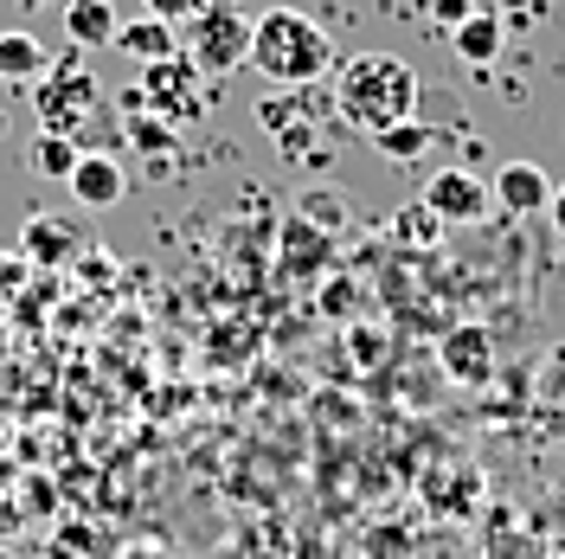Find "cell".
<instances>
[{"instance_id":"6da1fadb","label":"cell","mask_w":565,"mask_h":559,"mask_svg":"<svg viewBox=\"0 0 565 559\" xmlns=\"http://www.w3.org/2000/svg\"><path fill=\"white\" fill-rule=\"evenodd\" d=\"M418 97H424L418 71L405 65L398 52H360L334 77V109L348 116L353 129H366V136H386L398 123H412Z\"/></svg>"},{"instance_id":"7a4b0ae2","label":"cell","mask_w":565,"mask_h":559,"mask_svg":"<svg viewBox=\"0 0 565 559\" xmlns=\"http://www.w3.org/2000/svg\"><path fill=\"white\" fill-rule=\"evenodd\" d=\"M250 65L282 91H309L321 71L334 65V39L321 33L302 7H270L250 27Z\"/></svg>"},{"instance_id":"3957f363","label":"cell","mask_w":565,"mask_h":559,"mask_svg":"<svg viewBox=\"0 0 565 559\" xmlns=\"http://www.w3.org/2000/svg\"><path fill=\"white\" fill-rule=\"evenodd\" d=\"M250 20L245 7H232V0H206V13L193 20V27H180V52L193 59V65L206 71V77H225V71L250 65Z\"/></svg>"},{"instance_id":"277c9868","label":"cell","mask_w":565,"mask_h":559,"mask_svg":"<svg viewBox=\"0 0 565 559\" xmlns=\"http://www.w3.org/2000/svg\"><path fill=\"white\" fill-rule=\"evenodd\" d=\"M97 77L77 65V45H71V59H52L45 77L33 84V109H39V129H52V136H77L90 116H97Z\"/></svg>"},{"instance_id":"5b68a950","label":"cell","mask_w":565,"mask_h":559,"mask_svg":"<svg viewBox=\"0 0 565 559\" xmlns=\"http://www.w3.org/2000/svg\"><path fill=\"white\" fill-rule=\"evenodd\" d=\"M136 104L154 109L161 123H200L206 116V71L193 65L186 52L174 59H154V65H141V84H136Z\"/></svg>"},{"instance_id":"8992f818","label":"cell","mask_w":565,"mask_h":559,"mask_svg":"<svg viewBox=\"0 0 565 559\" xmlns=\"http://www.w3.org/2000/svg\"><path fill=\"white\" fill-rule=\"evenodd\" d=\"M424 212L444 219V225H476V219L494 212V193H489V180H476L469 168H437L424 180Z\"/></svg>"},{"instance_id":"52a82bcc","label":"cell","mask_w":565,"mask_h":559,"mask_svg":"<svg viewBox=\"0 0 565 559\" xmlns=\"http://www.w3.org/2000/svg\"><path fill=\"white\" fill-rule=\"evenodd\" d=\"M65 187H71V200H77L84 212H109V207H122V193H129V175H122V161H116L109 148H84Z\"/></svg>"},{"instance_id":"ba28073f","label":"cell","mask_w":565,"mask_h":559,"mask_svg":"<svg viewBox=\"0 0 565 559\" xmlns=\"http://www.w3.org/2000/svg\"><path fill=\"white\" fill-rule=\"evenodd\" d=\"M494 207L514 212V219H527V212H546V200H553V180H546V168L540 161H508L501 175H494Z\"/></svg>"},{"instance_id":"9c48e42d","label":"cell","mask_w":565,"mask_h":559,"mask_svg":"<svg viewBox=\"0 0 565 559\" xmlns=\"http://www.w3.org/2000/svg\"><path fill=\"white\" fill-rule=\"evenodd\" d=\"M65 39L77 52H97V45H116L122 33V13H116V0H65Z\"/></svg>"},{"instance_id":"30bf717a","label":"cell","mask_w":565,"mask_h":559,"mask_svg":"<svg viewBox=\"0 0 565 559\" xmlns=\"http://www.w3.org/2000/svg\"><path fill=\"white\" fill-rule=\"evenodd\" d=\"M501 13H494V7H476V13H469V20H462L457 33H450V52H457L462 65H494V59H501Z\"/></svg>"},{"instance_id":"8fae6325","label":"cell","mask_w":565,"mask_h":559,"mask_svg":"<svg viewBox=\"0 0 565 559\" xmlns=\"http://www.w3.org/2000/svg\"><path fill=\"white\" fill-rule=\"evenodd\" d=\"M116 52H129L136 65H154V59H174V52H180V33L141 13V20H122V33H116Z\"/></svg>"},{"instance_id":"7c38bea8","label":"cell","mask_w":565,"mask_h":559,"mask_svg":"<svg viewBox=\"0 0 565 559\" xmlns=\"http://www.w3.org/2000/svg\"><path fill=\"white\" fill-rule=\"evenodd\" d=\"M444 367H450V373H457L462 386H482L489 380V335H482V328H457V335H450V341H444Z\"/></svg>"},{"instance_id":"4fadbf2b","label":"cell","mask_w":565,"mask_h":559,"mask_svg":"<svg viewBox=\"0 0 565 559\" xmlns=\"http://www.w3.org/2000/svg\"><path fill=\"white\" fill-rule=\"evenodd\" d=\"M45 45L33 33H0V84H39L45 77Z\"/></svg>"},{"instance_id":"5bb4252c","label":"cell","mask_w":565,"mask_h":559,"mask_svg":"<svg viewBox=\"0 0 565 559\" xmlns=\"http://www.w3.org/2000/svg\"><path fill=\"white\" fill-rule=\"evenodd\" d=\"M20 245H26V257H33V264H65L71 251H77V232H71L65 219H26Z\"/></svg>"},{"instance_id":"9a60e30c","label":"cell","mask_w":565,"mask_h":559,"mask_svg":"<svg viewBox=\"0 0 565 559\" xmlns=\"http://www.w3.org/2000/svg\"><path fill=\"white\" fill-rule=\"evenodd\" d=\"M77 155H84V148H77V136H52V129H39V136H33V155H26V161H33V175H39V180H71Z\"/></svg>"},{"instance_id":"2e32d148","label":"cell","mask_w":565,"mask_h":559,"mask_svg":"<svg viewBox=\"0 0 565 559\" xmlns=\"http://www.w3.org/2000/svg\"><path fill=\"white\" fill-rule=\"evenodd\" d=\"M373 141H380V155H386V161H418L424 148L437 141V129L412 116V123H398V129H386V136H373Z\"/></svg>"},{"instance_id":"e0dca14e","label":"cell","mask_w":565,"mask_h":559,"mask_svg":"<svg viewBox=\"0 0 565 559\" xmlns=\"http://www.w3.org/2000/svg\"><path fill=\"white\" fill-rule=\"evenodd\" d=\"M476 7H482V0H424V20H430L437 33L450 39V33H457V27H462V20L476 13Z\"/></svg>"},{"instance_id":"ac0fdd59","label":"cell","mask_w":565,"mask_h":559,"mask_svg":"<svg viewBox=\"0 0 565 559\" xmlns=\"http://www.w3.org/2000/svg\"><path fill=\"white\" fill-rule=\"evenodd\" d=\"M141 7H148V20H161V27H174V33L206 13V0H141Z\"/></svg>"},{"instance_id":"d6986e66","label":"cell","mask_w":565,"mask_h":559,"mask_svg":"<svg viewBox=\"0 0 565 559\" xmlns=\"http://www.w3.org/2000/svg\"><path fill=\"white\" fill-rule=\"evenodd\" d=\"M546 219H553V232L565 239V187H553V200H546Z\"/></svg>"},{"instance_id":"ffe728a7","label":"cell","mask_w":565,"mask_h":559,"mask_svg":"<svg viewBox=\"0 0 565 559\" xmlns=\"http://www.w3.org/2000/svg\"><path fill=\"white\" fill-rule=\"evenodd\" d=\"M26 7H39V0H26Z\"/></svg>"},{"instance_id":"44dd1931","label":"cell","mask_w":565,"mask_h":559,"mask_svg":"<svg viewBox=\"0 0 565 559\" xmlns=\"http://www.w3.org/2000/svg\"><path fill=\"white\" fill-rule=\"evenodd\" d=\"M559 271H565V257H559Z\"/></svg>"},{"instance_id":"7402d4cb","label":"cell","mask_w":565,"mask_h":559,"mask_svg":"<svg viewBox=\"0 0 565 559\" xmlns=\"http://www.w3.org/2000/svg\"><path fill=\"white\" fill-rule=\"evenodd\" d=\"M482 7H489V0H482Z\"/></svg>"}]
</instances>
